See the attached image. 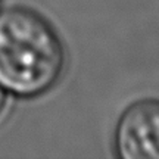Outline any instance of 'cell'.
Masks as SVG:
<instances>
[{
	"label": "cell",
	"mask_w": 159,
	"mask_h": 159,
	"mask_svg": "<svg viewBox=\"0 0 159 159\" xmlns=\"http://www.w3.org/2000/svg\"><path fill=\"white\" fill-rule=\"evenodd\" d=\"M65 66L57 33L37 12H0V85L6 93L35 97L56 84Z\"/></svg>",
	"instance_id": "1"
},
{
	"label": "cell",
	"mask_w": 159,
	"mask_h": 159,
	"mask_svg": "<svg viewBox=\"0 0 159 159\" xmlns=\"http://www.w3.org/2000/svg\"><path fill=\"white\" fill-rule=\"evenodd\" d=\"M121 159H159V99H143L124 111L115 130Z\"/></svg>",
	"instance_id": "2"
},
{
	"label": "cell",
	"mask_w": 159,
	"mask_h": 159,
	"mask_svg": "<svg viewBox=\"0 0 159 159\" xmlns=\"http://www.w3.org/2000/svg\"><path fill=\"white\" fill-rule=\"evenodd\" d=\"M6 105H7V99H6V90L0 85V118L2 115L5 114V109H6Z\"/></svg>",
	"instance_id": "3"
}]
</instances>
